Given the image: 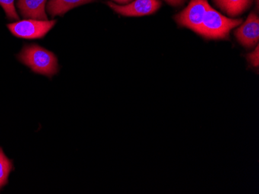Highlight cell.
I'll return each mask as SVG.
<instances>
[{"instance_id": "4", "label": "cell", "mask_w": 259, "mask_h": 194, "mask_svg": "<svg viewBox=\"0 0 259 194\" xmlns=\"http://www.w3.org/2000/svg\"><path fill=\"white\" fill-rule=\"evenodd\" d=\"M209 7L207 0H191L188 7L176 16V20L182 27L198 33Z\"/></svg>"}, {"instance_id": "5", "label": "cell", "mask_w": 259, "mask_h": 194, "mask_svg": "<svg viewBox=\"0 0 259 194\" xmlns=\"http://www.w3.org/2000/svg\"><path fill=\"white\" fill-rule=\"evenodd\" d=\"M109 7L115 12L125 17H142L156 12L161 6L159 0H135L124 6L108 3Z\"/></svg>"}, {"instance_id": "6", "label": "cell", "mask_w": 259, "mask_h": 194, "mask_svg": "<svg viewBox=\"0 0 259 194\" xmlns=\"http://www.w3.org/2000/svg\"><path fill=\"white\" fill-rule=\"evenodd\" d=\"M238 41L244 47H254L259 40V19L254 13H251L245 23L235 32Z\"/></svg>"}, {"instance_id": "11", "label": "cell", "mask_w": 259, "mask_h": 194, "mask_svg": "<svg viewBox=\"0 0 259 194\" xmlns=\"http://www.w3.org/2000/svg\"><path fill=\"white\" fill-rule=\"evenodd\" d=\"M0 5L5 10L8 18L12 20H19L15 6H14V0H0Z\"/></svg>"}, {"instance_id": "9", "label": "cell", "mask_w": 259, "mask_h": 194, "mask_svg": "<svg viewBox=\"0 0 259 194\" xmlns=\"http://www.w3.org/2000/svg\"><path fill=\"white\" fill-rule=\"evenodd\" d=\"M217 7L225 11L228 15L235 17L249 8L251 0H213Z\"/></svg>"}, {"instance_id": "13", "label": "cell", "mask_w": 259, "mask_h": 194, "mask_svg": "<svg viewBox=\"0 0 259 194\" xmlns=\"http://www.w3.org/2000/svg\"><path fill=\"white\" fill-rule=\"evenodd\" d=\"M164 1H166L168 4L173 7H180V6L183 5L186 0H164Z\"/></svg>"}, {"instance_id": "1", "label": "cell", "mask_w": 259, "mask_h": 194, "mask_svg": "<svg viewBox=\"0 0 259 194\" xmlns=\"http://www.w3.org/2000/svg\"><path fill=\"white\" fill-rule=\"evenodd\" d=\"M19 59L22 63L31 68L35 73L49 78L55 75L58 71L56 56L38 45L25 46L19 54Z\"/></svg>"}, {"instance_id": "14", "label": "cell", "mask_w": 259, "mask_h": 194, "mask_svg": "<svg viewBox=\"0 0 259 194\" xmlns=\"http://www.w3.org/2000/svg\"><path fill=\"white\" fill-rule=\"evenodd\" d=\"M113 1L118 3V4H124V5H126V4L132 3L133 0H113Z\"/></svg>"}, {"instance_id": "2", "label": "cell", "mask_w": 259, "mask_h": 194, "mask_svg": "<svg viewBox=\"0 0 259 194\" xmlns=\"http://www.w3.org/2000/svg\"><path fill=\"white\" fill-rule=\"evenodd\" d=\"M241 23V19L228 18L209 6L198 34L207 39H225Z\"/></svg>"}, {"instance_id": "3", "label": "cell", "mask_w": 259, "mask_h": 194, "mask_svg": "<svg viewBox=\"0 0 259 194\" xmlns=\"http://www.w3.org/2000/svg\"><path fill=\"white\" fill-rule=\"evenodd\" d=\"M56 24L55 20H24L10 24L9 30L19 38L40 39L45 37Z\"/></svg>"}, {"instance_id": "10", "label": "cell", "mask_w": 259, "mask_h": 194, "mask_svg": "<svg viewBox=\"0 0 259 194\" xmlns=\"http://www.w3.org/2000/svg\"><path fill=\"white\" fill-rule=\"evenodd\" d=\"M13 169V163L6 156L2 148L0 147V189L7 184L9 175Z\"/></svg>"}, {"instance_id": "7", "label": "cell", "mask_w": 259, "mask_h": 194, "mask_svg": "<svg viewBox=\"0 0 259 194\" xmlns=\"http://www.w3.org/2000/svg\"><path fill=\"white\" fill-rule=\"evenodd\" d=\"M47 0H18L17 7L24 18L48 20L45 6Z\"/></svg>"}, {"instance_id": "8", "label": "cell", "mask_w": 259, "mask_h": 194, "mask_svg": "<svg viewBox=\"0 0 259 194\" xmlns=\"http://www.w3.org/2000/svg\"><path fill=\"white\" fill-rule=\"evenodd\" d=\"M93 1V0H49L47 10L52 17L63 16L68 10Z\"/></svg>"}, {"instance_id": "12", "label": "cell", "mask_w": 259, "mask_h": 194, "mask_svg": "<svg viewBox=\"0 0 259 194\" xmlns=\"http://www.w3.org/2000/svg\"><path fill=\"white\" fill-rule=\"evenodd\" d=\"M248 60L251 62V64L254 67H258L259 58H258V46L257 45L255 50L252 53L248 55Z\"/></svg>"}, {"instance_id": "15", "label": "cell", "mask_w": 259, "mask_h": 194, "mask_svg": "<svg viewBox=\"0 0 259 194\" xmlns=\"http://www.w3.org/2000/svg\"><path fill=\"white\" fill-rule=\"evenodd\" d=\"M256 3H257V6L258 7V0H255Z\"/></svg>"}]
</instances>
